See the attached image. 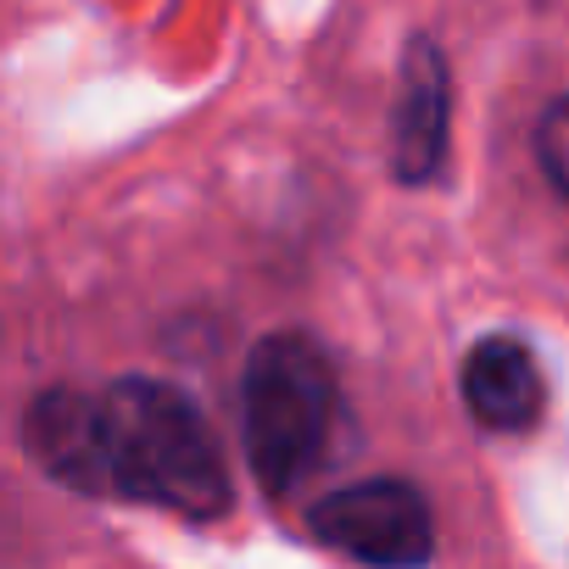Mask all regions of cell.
I'll use <instances>...</instances> for the list:
<instances>
[{"label": "cell", "mask_w": 569, "mask_h": 569, "mask_svg": "<svg viewBox=\"0 0 569 569\" xmlns=\"http://www.w3.org/2000/svg\"><path fill=\"white\" fill-rule=\"evenodd\" d=\"M536 157H541L547 179L569 196V96L541 112V123H536Z\"/></svg>", "instance_id": "obj_7"}, {"label": "cell", "mask_w": 569, "mask_h": 569, "mask_svg": "<svg viewBox=\"0 0 569 569\" xmlns=\"http://www.w3.org/2000/svg\"><path fill=\"white\" fill-rule=\"evenodd\" d=\"M101 402L107 486L112 497L218 519L229 508V475L201 408L162 380H118Z\"/></svg>", "instance_id": "obj_1"}, {"label": "cell", "mask_w": 569, "mask_h": 569, "mask_svg": "<svg viewBox=\"0 0 569 569\" xmlns=\"http://www.w3.org/2000/svg\"><path fill=\"white\" fill-rule=\"evenodd\" d=\"M336 369L313 336L279 330L246 363V458L268 497H291L330 452Z\"/></svg>", "instance_id": "obj_2"}, {"label": "cell", "mask_w": 569, "mask_h": 569, "mask_svg": "<svg viewBox=\"0 0 569 569\" xmlns=\"http://www.w3.org/2000/svg\"><path fill=\"white\" fill-rule=\"evenodd\" d=\"M308 530L319 547L363 558V563H425L436 547L430 508L408 480L341 486L308 508Z\"/></svg>", "instance_id": "obj_3"}, {"label": "cell", "mask_w": 569, "mask_h": 569, "mask_svg": "<svg viewBox=\"0 0 569 569\" xmlns=\"http://www.w3.org/2000/svg\"><path fill=\"white\" fill-rule=\"evenodd\" d=\"M29 452L34 463L73 486V491H90V497H112L107 486V441H101V402L73 391V386H57L46 391L34 408H29Z\"/></svg>", "instance_id": "obj_5"}, {"label": "cell", "mask_w": 569, "mask_h": 569, "mask_svg": "<svg viewBox=\"0 0 569 569\" xmlns=\"http://www.w3.org/2000/svg\"><path fill=\"white\" fill-rule=\"evenodd\" d=\"M463 402L486 430H530L541 419V369L519 336H486L463 358Z\"/></svg>", "instance_id": "obj_6"}, {"label": "cell", "mask_w": 569, "mask_h": 569, "mask_svg": "<svg viewBox=\"0 0 569 569\" xmlns=\"http://www.w3.org/2000/svg\"><path fill=\"white\" fill-rule=\"evenodd\" d=\"M447 112H452L447 57L436 40L413 34L402 51V90H397V112H391V173L402 184L436 179V168L447 157Z\"/></svg>", "instance_id": "obj_4"}]
</instances>
